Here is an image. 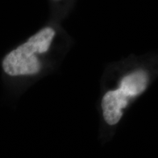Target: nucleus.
Returning a JSON list of instances; mask_svg holds the SVG:
<instances>
[{"instance_id": "1", "label": "nucleus", "mask_w": 158, "mask_h": 158, "mask_svg": "<svg viewBox=\"0 0 158 158\" xmlns=\"http://www.w3.org/2000/svg\"><path fill=\"white\" fill-rule=\"evenodd\" d=\"M55 34L51 27L41 29L22 45L11 51L2 63L5 72L13 77L38 73L41 67L38 55L48 50Z\"/></svg>"}, {"instance_id": "2", "label": "nucleus", "mask_w": 158, "mask_h": 158, "mask_svg": "<svg viewBox=\"0 0 158 158\" xmlns=\"http://www.w3.org/2000/svg\"><path fill=\"white\" fill-rule=\"evenodd\" d=\"M130 98L119 89L110 90L102 99L103 115L107 124H117L123 115V109L127 107Z\"/></svg>"}, {"instance_id": "3", "label": "nucleus", "mask_w": 158, "mask_h": 158, "mask_svg": "<svg viewBox=\"0 0 158 158\" xmlns=\"http://www.w3.org/2000/svg\"><path fill=\"white\" fill-rule=\"evenodd\" d=\"M148 85V75L143 70H137L124 77L119 85V90L132 98L142 93Z\"/></svg>"}]
</instances>
